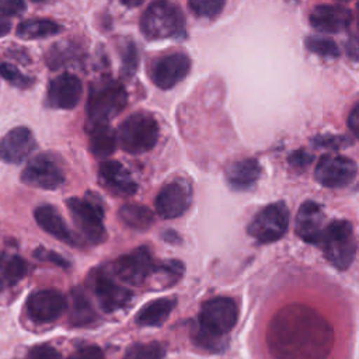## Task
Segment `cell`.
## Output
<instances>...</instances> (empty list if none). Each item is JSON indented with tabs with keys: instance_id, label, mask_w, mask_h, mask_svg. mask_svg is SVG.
<instances>
[{
	"instance_id": "1",
	"label": "cell",
	"mask_w": 359,
	"mask_h": 359,
	"mask_svg": "<svg viewBox=\"0 0 359 359\" xmlns=\"http://www.w3.org/2000/svg\"><path fill=\"white\" fill-rule=\"evenodd\" d=\"M265 337L275 359H325L334 345V331L327 318L302 303L278 310Z\"/></svg>"
},
{
	"instance_id": "2",
	"label": "cell",
	"mask_w": 359,
	"mask_h": 359,
	"mask_svg": "<svg viewBox=\"0 0 359 359\" xmlns=\"http://www.w3.org/2000/svg\"><path fill=\"white\" fill-rule=\"evenodd\" d=\"M128 95L122 84L111 79H101L91 84L87 100L90 125L108 123L126 107Z\"/></svg>"
},
{
	"instance_id": "3",
	"label": "cell",
	"mask_w": 359,
	"mask_h": 359,
	"mask_svg": "<svg viewBox=\"0 0 359 359\" xmlns=\"http://www.w3.org/2000/svg\"><path fill=\"white\" fill-rule=\"evenodd\" d=\"M325 259L337 269L345 271L356 255V241L348 220H332L323 230L320 243Z\"/></svg>"
},
{
	"instance_id": "4",
	"label": "cell",
	"mask_w": 359,
	"mask_h": 359,
	"mask_svg": "<svg viewBox=\"0 0 359 359\" xmlns=\"http://www.w3.org/2000/svg\"><path fill=\"white\" fill-rule=\"evenodd\" d=\"M142 32L150 39H164L184 32V15L178 6L168 0H154L140 20Z\"/></svg>"
},
{
	"instance_id": "5",
	"label": "cell",
	"mask_w": 359,
	"mask_h": 359,
	"mask_svg": "<svg viewBox=\"0 0 359 359\" xmlns=\"http://www.w3.org/2000/svg\"><path fill=\"white\" fill-rule=\"evenodd\" d=\"M116 137L126 153L140 154L149 151L158 139L157 121L146 112L132 114L119 125Z\"/></svg>"
},
{
	"instance_id": "6",
	"label": "cell",
	"mask_w": 359,
	"mask_h": 359,
	"mask_svg": "<svg viewBox=\"0 0 359 359\" xmlns=\"http://www.w3.org/2000/svg\"><path fill=\"white\" fill-rule=\"evenodd\" d=\"M237 318V303L231 297L217 296L202 304L196 328L215 337H224L234 328Z\"/></svg>"
},
{
	"instance_id": "7",
	"label": "cell",
	"mask_w": 359,
	"mask_h": 359,
	"mask_svg": "<svg viewBox=\"0 0 359 359\" xmlns=\"http://www.w3.org/2000/svg\"><path fill=\"white\" fill-rule=\"evenodd\" d=\"M289 226V210L285 203L276 202L261 209L248 226V234L258 243H273L285 236Z\"/></svg>"
},
{
	"instance_id": "8",
	"label": "cell",
	"mask_w": 359,
	"mask_h": 359,
	"mask_svg": "<svg viewBox=\"0 0 359 359\" xmlns=\"http://www.w3.org/2000/svg\"><path fill=\"white\" fill-rule=\"evenodd\" d=\"M73 223L79 231L91 243L100 244L107 238L102 222V209L87 199L70 198L66 201Z\"/></svg>"
},
{
	"instance_id": "9",
	"label": "cell",
	"mask_w": 359,
	"mask_h": 359,
	"mask_svg": "<svg viewBox=\"0 0 359 359\" xmlns=\"http://www.w3.org/2000/svg\"><path fill=\"white\" fill-rule=\"evenodd\" d=\"M154 266L156 265L149 248L139 247L129 254L116 258L111 265V271L114 276L122 282L129 285H139L153 273Z\"/></svg>"
},
{
	"instance_id": "10",
	"label": "cell",
	"mask_w": 359,
	"mask_h": 359,
	"mask_svg": "<svg viewBox=\"0 0 359 359\" xmlns=\"http://www.w3.org/2000/svg\"><path fill=\"white\" fill-rule=\"evenodd\" d=\"M21 181L42 189H56L65 182V174L53 157L39 154L28 161L21 172Z\"/></svg>"
},
{
	"instance_id": "11",
	"label": "cell",
	"mask_w": 359,
	"mask_h": 359,
	"mask_svg": "<svg viewBox=\"0 0 359 359\" xmlns=\"http://www.w3.org/2000/svg\"><path fill=\"white\" fill-rule=\"evenodd\" d=\"M356 171L353 160L339 154H327L317 163L314 175L324 187L342 188L353 181Z\"/></svg>"
},
{
	"instance_id": "12",
	"label": "cell",
	"mask_w": 359,
	"mask_h": 359,
	"mask_svg": "<svg viewBox=\"0 0 359 359\" xmlns=\"http://www.w3.org/2000/svg\"><path fill=\"white\" fill-rule=\"evenodd\" d=\"M192 201V189L187 180L177 178L164 185L156 198V210L163 219H175L185 213Z\"/></svg>"
},
{
	"instance_id": "13",
	"label": "cell",
	"mask_w": 359,
	"mask_h": 359,
	"mask_svg": "<svg viewBox=\"0 0 359 359\" xmlns=\"http://www.w3.org/2000/svg\"><path fill=\"white\" fill-rule=\"evenodd\" d=\"M88 283L104 311L122 309L132 299V292L114 280L107 272L98 269L88 276Z\"/></svg>"
},
{
	"instance_id": "14",
	"label": "cell",
	"mask_w": 359,
	"mask_h": 359,
	"mask_svg": "<svg viewBox=\"0 0 359 359\" xmlns=\"http://www.w3.org/2000/svg\"><path fill=\"white\" fill-rule=\"evenodd\" d=\"M25 309L31 320L36 323H50L65 313L67 309V300L59 290L42 289L28 296Z\"/></svg>"
},
{
	"instance_id": "15",
	"label": "cell",
	"mask_w": 359,
	"mask_h": 359,
	"mask_svg": "<svg viewBox=\"0 0 359 359\" xmlns=\"http://www.w3.org/2000/svg\"><path fill=\"white\" fill-rule=\"evenodd\" d=\"M189 67V57L182 52H174L154 62L151 66L150 77L158 88L167 90L180 83L188 74Z\"/></svg>"
},
{
	"instance_id": "16",
	"label": "cell",
	"mask_w": 359,
	"mask_h": 359,
	"mask_svg": "<svg viewBox=\"0 0 359 359\" xmlns=\"http://www.w3.org/2000/svg\"><path fill=\"white\" fill-rule=\"evenodd\" d=\"M81 81L70 73L56 76L48 88V105L57 109H73L81 98Z\"/></svg>"
},
{
	"instance_id": "17",
	"label": "cell",
	"mask_w": 359,
	"mask_h": 359,
	"mask_svg": "<svg viewBox=\"0 0 359 359\" xmlns=\"http://www.w3.org/2000/svg\"><path fill=\"white\" fill-rule=\"evenodd\" d=\"M35 147L34 135L28 128H14L0 140V160L11 164L22 163Z\"/></svg>"
},
{
	"instance_id": "18",
	"label": "cell",
	"mask_w": 359,
	"mask_h": 359,
	"mask_svg": "<svg viewBox=\"0 0 359 359\" xmlns=\"http://www.w3.org/2000/svg\"><path fill=\"white\" fill-rule=\"evenodd\" d=\"M352 22V13L337 4H318L310 13V24L323 32H341Z\"/></svg>"
},
{
	"instance_id": "19",
	"label": "cell",
	"mask_w": 359,
	"mask_h": 359,
	"mask_svg": "<svg viewBox=\"0 0 359 359\" xmlns=\"http://www.w3.org/2000/svg\"><path fill=\"white\" fill-rule=\"evenodd\" d=\"M323 224V208L313 201H306L302 203L296 216V234L306 243L318 244L324 230Z\"/></svg>"
},
{
	"instance_id": "20",
	"label": "cell",
	"mask_w": 359,
	"mask_h": 359,
	"mask_svg": "<svg viewBox=\"0 0 359 359\" xmlns=\"http://www.w3.org/2000/svg\"><path fill=\"white\" fill-rule=\"evenodd\" d=\"M100 181L112 194L129 196L137 191V185L130 172L118 161H104L98 168Z\"/></svg>"
},
{
	"instance_id": "21",
	"label": "cell",
	"mask_w": 359,
	"mask_h": 359,
	"mask_svg": "<svg viewBox=\"0 0 359 359\" xmlns=\"http://www.w3.org/2000/svg\"><path fill=\"white\" fill-rule=\"evenodd\" d=\"M34 217L38 223V226L50 234L52 237L63 241V243H73V234L69 230L67 224L65 223L60 213L50 205H42L38 206L34 210Z\"/></svg>"
},
{
	"instance_id": "22",
	"label": "cell",
	"mask_w": 359,
	"mask_h": 359,
	"mask_svg": "<svg viewBox=\"0 0 359 359\" xmlns=\"http://www.w3.org/2000/svg\"><path fill=\"white\" fill-rule=\"evenodd\" d=\"M175 307V297H160L146 303L136 314V323L142 327L161 325Z\"/></svg>"
},
{
	"instance_id": "23",
	"label": "cell",
	"mask_w": 359,
	"mask_h": 359,
	"mask_svg": "<svg viewBox=\"0 0 359 359\" xmlns=\"http://www.w3.org/2000/svg\"><path fill=\"white\" fill-rule=\"evenodd\" d=\"M261 175V165L254 158H244L233 163L227 171L226 178L236 189H247L255 184Z\"/></svg>"
},
{
	"instance_id": "24",
	"label": "cell",
	"mask_w": 359,
	"mask_h": 359,
	"mask_svg": "<svg viewBox=\"0 0 359 359\" xmlns=\"http://www.w3.org/2000/svg\"><path fill=\"white\" fill-rule=\"evenodd\" d=\"M118 137L108 123L90 125V151L100 158L111 156L116 149Z\"/></svg>"
},
{
	"instance_id": "25",
	"label": "cell",
	"mask_w": 359,
	"mask_h": 359,
	"mask_svg": "<svg viewBox=\"0 0 359 359\" xmlns=\"http://www.w3.org/2000/svg\"><path fill=\"white\" fill-rule=\"evenodd\" d=\"M95 320V311L81 289H73L70 294L69 321L72 325L83 327L88 325Z\"/></svg>"
},
{
	"instance_id": "26",
	"label": "cell",
	"mask_w": 359,
	"mask_h": 359,
	"mask_svg": "<svg viewBox=\"0 0 359 359\" xmlns=\"http://www.w3.org/2000/svg\"><path fill=\"white\" fill-rule=\"evenodd\" d=\"M118 216L125 226L140 231L147 230L154 222L153 212L147 206L139 203H126L121 206Z\"/></svg>"
},
{
	"instance_id": "27",
	"label": "cell",
	"mask_w": 359,
	"mask_h": 359,
	"mask_svg": "<svg viewBox=\"0 0 359 359\" xmlns=\"http://www.w3.org/2000/svg\"><path fill=\"white\" fill-rule=\"evenodd\" d=\"M27 262L18 255L0 257V290L18 283L27 275Z\"/></svg>"
},
{
	"instance_id": "28",
	"label": "cell",
	"mask_w": 359,
	"mask_h": 359,
	"mask_svg": "<svg viewBox=\"0 0 359 359\" xmlns=\"http://www.w3.org/2000/svg\"><path fill=\"white\" fill-rule=\"evenodd\" d=\"M60 31L62 27L50 20H25L17 27V35L28 41L53 36Z\"/></svg>"
},
{
	"instance_id": "29",
	"label": "cell",
	"mask_w": 359,
	"mask_h": 359,
	"mask_svg": "<svg viewBox=\"0 0 359 359\" xmlns=\"http://www.w3.org/2000/svg\"><path fill=\"white\" fill-rule=\"evenodd\" d=\"M165 355V349L160 342H137L130 345L123 359H163Z\"/></svg>"
},
{
	"instance_id": "30",
	"label": "cell",
	"mask_w": 359,
	"mask_h": 359,
	"mask_svg": "<svg viewBox=\"0 0 359 359\" xmlns=\"http://www.w3.org/2000/svg\"><path fill=\"white\" fill-rule=\"evenodd\" d=\"M184 273L182 262L177 259H168L156 265L151 275H157V280L161 282V286H171L174 285Z\"/></svg>"
},
{
	"instance_id": "31",
	"label": "cell",
	"mask_w": 359,
	"mask_h": 359,
	"mask_svg": "<svg viewBox=\"0 0 359 359\" xmlns=\"http://www.w3.org/2000/svg\"><path fill=\"white\" fill-rule=\"evenodd\" d=\"M306 48L323 57H337L339 56V49L332 39L321 36H309L306 39Z\"/></svg>"
},
{
	"instance_id": "32",
	"label": "cell",
	"mask_w": 359,
	"mask_h": 359,
	"mask_svg": "<svg viewBox=\"0 0 359 359\" xmlns=\"http://www.w3.org/2000/svg\"><path fill=\"white\" fill-rule=\"evenodd\" d=\"M226 0H188L189 8L199 17H215L222 13Z\"/></svg>"
},
{
	"instance_id": "33",
	"label": "cell",
	"mask_w": 359,
	"mask_h": 359,
	"mask_svg": "<svg viewBox=\"0 0 359 359\" xmlns=\"http://www.w3.org/2000/svg\"><path fill=\"white\" fill-rule=\"evenodd\" d=\"M0 76L7 80L11 86L18 88H28L32 86L34 80L25 74H22L14 65L1 63L0 65Z\"/></svg>"
},
{
	"instance_id": "34",
	"label": "cell",
	"mask_w": 359,
	"mask_h": 359,
	"mask_svg": "<svg viewBox=\"0 0 359 359\" xmlns=\"http://www.w3.org/2000/svg\"><path fill=\"white\" fill-rule=\"evenodd\" d=\"M137 49L132 42H128L122 48V70L126 76H132L137 69Z\"/></svg>"
},
{
	"instance_id": "35",
	"label": "cell",
	"mask_w": 359,
	"mask_h": 359,
	"mask_svg": "<svg viewBox=\"0 0 359 359\" xmlns=\"http://www.w3.org/2000/svg\"><path fill=\"white\" fill-rule=\"evenodd\" d=\"M313 143L316 146L327 147V149H341L348 144H351V140L346 136H335V135H325V136H317L313 139Z\"/></svg>"
},
{
	"instance_id": "36",
	"label": "cell",
	"mask_w": 359,
	"mask_h": 359,
	"mask_svg": "<svg viewBox=\"0 0 359 359\" xmlns=\"http://www.w3.org/2000/svg\"><path fill=\"white\" fill-rule=\"evenodd\" d=\"M25 359H60V355L50 345L42 344L31 348Z\"/></svg>"
},
{
	"instance_id": "37",
	"label": "cell",
	"mask_w": 359,
	"mask_h": 359,
	"mask_svg": "<svg viewBox=\"0 0 359 359\" xmlns=\"http://www.w3.org/2000/svg\"><path fill=\"white\" fill-rule=\"evenodd\" d=\"M25 11L24 0H0V15L14 17Z\"/></svg>"
},
{
	"instance_id": "38",
	"label": "cell",
	"mask_w": 359,
	"mask_h": 359,
	"mask_svg": "<svg viewBox=\"0 0 359 359\" xmlns=\"http://www.w3.org/2000/svg\"><path fill=\"white\" fill-rule=\"evenodd\" d=\"M287 161H289V164H290L293 168H296V170H303V168H306V167L313 161V156L309 154V153L304 151V150H296V151H293V153L289 156Z\"/></svg>"
},
{
	"instance_id": "39",
	"label": "cell",
	"mask_w": 359,
	"mask_h": 359,
	"mask_svg": "<svg viewBox=\"0 0 359 359\" xmlns=\"http://www.w3.org/2000/svg\"><path fill=\"white\" fill-rule=\"evenodd\" d=\"M67 359H105V356L101 348L91 345V346H84L79 349L77 352L70 355Z\"/></svg>"
},
{
	"instance_id": "40",
	"label": "cell",
	"mask_w": 359,
	"mask_h": 359,
	"mask_svg": "<svg viewBox=\"0 0 359 359\" xmlns=\"http://www.w3.org/2000/svg\"><path fill=\"white\" fill-rule=\"evenodd\" d=\"M35 255L39 258V259H46V261H50L53 264H57V265H62V266H66V262L63 261V258L52 251H48V250H43V248H39L35 251Z\"/></svg>"
},
{
	"instance_id": "41",
	"label": "cell",
	"mask_w": 359,
	"mask_h": 359,
	"mask_svg": "<svg viewBox=\"0 0 359 359\" xmlns=\"http://www.w3.org/2000/svg\"><path fill=\"white\" fill-rule=\"evenodd\" d=\"M348 126L352 130V133L359 139V102L352 108L348 116Z\"/></svg>"
},
{
	"instance_id": "42",
	"label": "cell",
	"mask_w": 359,
	"mask_h": 359,
	"mask_svg": "<svg viewBox=\"0 0 359 359\" xmlns=\"http://www.w3.org/2000/svg\"><path fill=\"white\" fill-rule=\"evenodd\" d=\"M346 49L351 56L358 57L359 56V38H351L349 42L346 43Z\"/></svg>"
},
{
	"instance_id": "43",
	"label": "cell",
	"mask_w": 359,
	"mask_h": 359,
	"mask_svg": "<svg viewBox=\"0 0 359 359\" xmlns=\"http://www.w3.org/2000/svg\"><path fill=\"white\" fill-rule=\"evenodd\" d=\"M11 29V24L7 18H4L3 15H0V36H4L10 32Z\"/></svg>"
},
{
	"instance_id": "44",
	"label": "cell",
	"mask_w": 359,
	"mask_h": 359,
	"mask_svg": "<svg viewBox=\"0 0 359 359\" xmlns=\"http://www.w3.org/2000/svg\"><path fill=\"white\" fill-rule=\"evenodd\" d=\"M143 1H144V0H121V3H123V4L128 6V7H137V6H140Z\"/></svg>"
},
{
	"instance_id": "45",
	"label": "cell",
	"mask_w": 359,
	"mask_h": 359,
	"mask_svg": "<svg viewBox=\"0 0 359 359\" xmlns=\"http://www.w3.org/2000/svg\"><path fill=\"white\" fill-rule=\"evenodd\" d=\"M356 21H358V25H359V3H358V7H356Z\"/></svg>"
},
{
	"instance_id": "46",
	"label": "cell",
	"mask_w": 359,
	"mask_h": 359,
	"mask_svg": "<svg viewBox=\"0 0 359 359\" xmlns=\"http://www.w3.org/2000/svg\"><path fill=\"white\" fill-rule=\"evenodd\" d=\"M32 1H38V3H41V1H49V0H32Z\"/></svg>"
},
{
	"instance_id": "47",
	"label": "cell",
	"mask_w": 359,
	"mask_h": 359,
	"mask_svg": "<svg viewBox=\"0 0 359 359\" xmlns=\"http://www.w3.org/2000/svg\"><path fill=\"white\" fill-rule=\"evenodd\" d=\"M337 1H351V0H337Z\"/></svg>"
}]
</instances>
